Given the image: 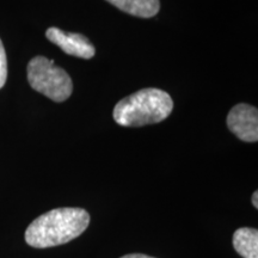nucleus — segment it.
I'll return each instance as SVG.
<instances>
[{
	"label": "nucleus",
	"instance_id": "nucleus-4",
	"mask_svg": "<svg viewBox=\"0 0 258 258\" xmlns=\"http://www.w3.org/2000/svg\"><path fill=\"white\" fill-rule=\"evenodd\" d=\"M227 127L245 143L258 140V110L256 106L245 104L234 105L227 115Z\"/></svg>",
	"mask_w": 258,
	"mask_h": 258
},
{
	"label": "nucleus",
	"instance_id": "nucleus-5",
	"mask_svg": "<svg viewBox=\"0 0 258 258\" xmlns=\"http://www.w3.org/2000/svg\"><path fill=\"white\" fill-rule=\"evenodd\" d=\"M46 36L51 43L56 44L69 55L91 59L95 56V47L82 34L64 32L59 28H49L46 31Z\"/></svg>",
	"mask_w": 258,
	"mask_h": 258
},
{
	"label": "nucleus",
	"instance_id": "nucleus-10",
	"mask_svg": "<svg viewBox=\"0 0 258 258\" xmlns=\"http://www.w3.org/2000/svg\"><path fill=\"white\" fill-rule=\"evenodd\" d=\"M252 205L254 206V208H258V192L254 191L252 195Z\"/></svg>",
	"mask_w": 258,
	"mask_h": 258
},
{
	"label": "nucleus",
	"instance_id": "nucleus-2",
	"mask_svg": "<svg viewBox=\"0 0 258 258\" xmlns=\"http://www.w3.org/2000/svg\"><path fill=\"white\" fill-rule=\"evenodd\" d=\"M173 109L169 93L159 89H144L121 99L114 108V120L123 127L159 123Z\"/></svg>",
	"mask_w": 258,
	"mask_h": 258
},
{
	"label": "nucleus",
	"instance_id": "nucleus-7",
	"mask_svg": "<svg viewBox=\"0 0 258 258\" xmlns=\"http://www.w3.org/2000/svg\"><path fill=\"white\" fill-rule=\"evenodd\" d=\"M234 250L243 258H258V231L241 227L233 234Z\"/></svg>",
	"mask_w": 258,
	"mask_h": 258
},
{
	"label": "nucleus",
	"instance_id": "nucleus-1",
	"mask_svg": "<svg viewBox=\"0 0 258 258\" xmlns=\"http://www.w3.org/2000/svg\"><path fill=\"white\" fill-rule=\"evenodd\" d=\"M90 224V214L82 208H57L35 219L25 231V241L36 249L62 245L76 239Z\"/></svg>",
	"mask_w": 258,
	"mask_h": 258
},
{
	"label": "nucleus",
	"instance_id": "nucleus-3",
	"mask_svg": "<svg viewBox=\"0 0 258 258\" xmlns=\"http://www.w3.org/2000/svg\"><path fill=\"white\" fill-rule=\"evenodd\" d=\"M28 80L35 91L54 102H63L72 95V79L66 71L55 66L53 60L36 56L28 64Z\"/></svg>",
	"mask_w": 258,
	"mask_h": 258
},
{
	"label": "nucleus",
	"instance_id": "nucleus-9",
	"mask_svg": "<svg viewBox=\"0 0 258 258\" xmlns=\"http://www.w3.org/2000/svg\"><path fill=\"white\" fill-rule=\"evenodd\" d=\"M121 258H154V257H150L146 256V254H140V253H133V254H127V256H123Z\"/></svg>",
	"mask_w": 258,
	"mask_h": 258
},
{
	"label": "nucleus",
	"instance_id": "nucleus-8",
	"mask_svg": "<svg viewBox=\"0 0 258 258\" xmlns=\"http://www.w3.org/2000/svg\"><path fill=\"white\" fill-rule=\"evenodd\" d=\"M8 79V59H6L5 48L0 40V89L5 85Z\"/></svg>",
	"mask_w": 258,
	"mask_h": 258
},
{
	"label": "nucleus",
	"instance_id": "nucleus-6",
	"mask_svg": "<svg viewBox=\"0 0 258 258\" xmlns=\"http://www.w3.org/2000/svg\"><path fill=\"white\" fill-rule=\"evenodd\" d=\"M121 11L135 17L151 18L160 10L159 0H106Z\"/></svg>",
	"mask_w": 258,
	"mask_h": 258
}]
</instances>
